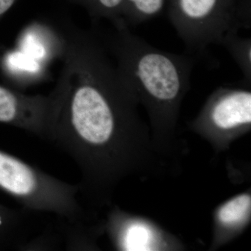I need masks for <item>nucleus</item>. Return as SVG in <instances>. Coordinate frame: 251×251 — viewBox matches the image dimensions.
Here are the masks:
<instances>
[{
	"label": "nucleus",
	"instance_id": "f257e3e1",
	"mask_svg": "<svg viewBox=\"0 0 251 251\" xmlns=\"http://www.w3.org/2000/svg\"><path fill=\"white\" fill-rule=\"evenodd\" d=\"M63 67L52 97L49 139L80 172L85 195L110 182L121 168L122 145L135 122L134 96L98 34L63 25Z\"/></svg>",
	"mask_w": 251,
	"mask_h": 251
},
{
	"label": "nucleus",
	"instance_id": "f03ea898",
	"mask_svg": "<svg viewBox=\"0 0 251 251\" xmlns=\"http://www.w3.org/2000/svg\"><path fill=\"white\" fill-rule=\"evenodd\" d=\"M110 23V31L99 36L122 80L135 99L168 121L189 88L196 59L157 49L133 34L121 18Z\"/></svg>",
	"mask_w": 251,
	"mask_h": 251
},
{
	"label": "nucleus",
	"instance_id": "7ed1b4c3",
	"mask_svg": "<svg viewBox=\"0 0 251 251\" xmlns=\"http://www.w3.org/2000/svg\"><path fill=\"white\" fill-rule=\"evenodd\" d=\"M0 190L29 211L47 212L69 222L82 221L78 184L65 182L0 150Z\"/></svg>",
	"mask_w": 251,
	"mask_h": 251
},
{
	"label": "nucleus",
	"instance_id": "20e7f679",
	"mask_svg": "<svg viewBox=\"0 0 251 251\" xmlns=\"http://www.w3.org/2000/svg\"><path fill=\"white\" fill-rule=\"evenodd\" d=\"M168 17L191 53L251 27V0H167Z\"/></svg>",
	"mask_w": 251,
	"mask_h": 251
},
{
	"label": "nucleus",
	"instance_id": "39448f33",
	"mask_svg": "<svg viewBox=\"0 0 251 251\" xmlns=\"http://www.w3.org/2000/svg\"><path fill=\"white\" fill-rule=\"evenodd\" d=\"M52 109L50 93L28 95L0 85V123L21 128L48 141Z\"/></svg>",
	"mask_w": 251,
	"mask_h": 251
},
{
	"label": "nucleus",
	"instance_id": "423d86ee",
	"mask_svg": "<svg viewBox=\"0 0 251 251\" xmlns=\"http://www.w3.org/2000/svg\"><path fill=\"white\" fill-rule=\"evenodd\" d=\"M208 123L224 131L247 126L251 123L250 90L220 88L206 111Z\"/></svg>",
	"mask_w": 251,
	"mask_h": 251
},
{
	"label": "nucleus",
	"instance_id": "0eeeda50",
	"mask_svg": "<svg viewBox=\"0 0 251 251\" xmlns=\"http://www.w3.org/2000/svg\"><path fill=\"white\" fill-rule=\"evenodd\" d=\"M25 221L22 212L0 204V251L21 250L27 242Z\"/></svg>",
	"mask_w": 251,
	"mask_h": 251
},
{
	"label": "nucleus",
	"instance_id": "6e6552de",
	"mask_svg": "<svg viewBox=\"0 0 251 251\" xmlns=\"http://www.w3.org/2000/svg\"><path fill=\"white\" fill-rule=\"evenodd\" d=\"M220 45L224 46L235 61L245 85H251V39L239 36L238 33H228L223 38Z\"/></svg>",
	"mask_w": 251,
	"mask_h": 251
},
{
	"label": "nucleus",
	"instance_id": "1a4fd4ad",
	"mask_svg": "<svg viewBox=\"0 0 251 251\" xmlns=\"http://www.w3.org/2000/svg\"><path fill=\"white\" fill-rule=\"evenodd\" d=\"M167 0H125L121 18L126 24L135 26L161 14Z\"/></svg>",
	"mask_w": 251,
	"mask_h": 251
},
{
	"label": "nucleus",
	"instance_id": "9d476101",
	"mask_svg": "<svg viewBox=\"0 0 251 251\" xmlns=\"http://www.w3.org/2000/svg\"><path fill=\"white\" fill-rule=\"evenodd\" d=\"M83 8L94 21H115L121 18L125 0H69Z\"/></svg>",
	"mask_w": 251,
	"mask_h": 251
},
{
	"label": "nucleus",
	"instance_id": "9b49d317",
	"mask_svg": "<svg viewBox=\"0 0 251 251\" xmlns=\"http://www.w3.org/2000/svg\"><path fill=\"white\" fill-rule=\"evenodd\" d=\"M251 198L249 195L244 194L234 198L221 206L219 218L223 224L234 225L242 221L250 211Z\"/></svg>",
	"mask_w": 251,
	"mask_h": 251
},
{
	"label": "nucleus",
	"instance_id": "f8f14e48",
	"mask_svg": "<svg viewBox=\"0 0 251 251\" xmlns=\"http://www.w3.org/2000/svg\"><path fill=\"white\" fill-rule=\"evenodd\" d=\"M150 236L146 227L140 224L129 225L122 231L120 244L124 250L142 251L148 247Z\"/></svg>",
	"mask_w": 251,
	"mask_h": 251
},
{
	"label": "nucleus",
	"instance_id": "ddd939ff",
	"mask_svg": "<svg viewBox=\"0 0 251 251\" xmlns=\"http://www.w3.org/2000/svg\"><path fill=\"white\" fill-rule=\"evenodd\" d=\"M17 0H0V18L6 14Z\"/></svg>",
	"mask_w": 251,
	"mask_h": 251
}]
</instances>
